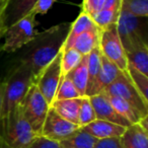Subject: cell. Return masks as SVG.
I'll use <instances>...</instances> for the list:
<instances>
[{"mask_svg": "<svg viewBox=\"0 0 148 148\" xmlns=\"http://www.w3.org/2000/svg\"><path fill=\"white\" fill-rule=\"evenodd\" d=\"M117 31L125 52L142 46L148 47L147 17H139L121 9L117 21Z\"/></svg>", "mask_w": 148, "mask_h": 148, "instance_id": "cell-4", "label": "cell"}, {"mask_svg": "<svg viewBox=\"0 0 148 148\" xmlns=\"http://www.w3.org/2000/svg\"><path fill=\"white\" fill-rule=\"evenodd\" d=\"M61 56L62 50L34 79V84L38 87L49 105L55 99L56 91L63 76L61 72Z\"/></svg>", "mask_w": 148, "mask_h": 148, "instance_id": "cell-9", "label": "cell"}, {"mask_svg": "<svg viewBox=\"0 0 148 148\" xmlns=\"http://www.w3.org/2000/svg\"><path fill=\"white\" fill-rule=\"evenodd\" d=\"M66 76L72 81L80 97H85L87 78H88V75H87V55L82 56L80 62L77 64V66H75L69 73L66 74Z\"/></svg>", "mask_w": 148, "mask_h": 148, "instance_id": "cell-19", "label": "cell"}, {"mask_svg": "<svg viewBox=\"0 0 148 148\" xmlns=\"http://www.w3.org/2000/svg\"><path fill=\"white\" fill-rule=\"evenodd\" d=\"M5 2H6V0H0V15H1V13H2V11H3Z\"/></svg>", "mask_w": 148, "mask_h": 148, "instance_id": "cell-36", "label": "cell"}, {"mask_svg": "<svg viewBox=\"0 0 148 148\" xmlns=\"http://www.w3.org/2000/svg\"><path fill=\"white\" fill-rule=\"evenodd\" d=\"M99 29L97 27L84 32L75 39L71 48L76 50L82 56H86L92 50L99 47Z\"/></svg>", "mask_w": 148, "mask_h": 148, "instance_id": "cell-18", "label": "cell"}, {"mask_svg": "<svg viewBox=\"0 0 148 148\" xmlns=\"http://www.w3.org/2000/svg\"><path fill=\"white\" fill-rule=\"evenodd\" d=\"M95 23H93L92 18L89 16L88 14L84 13L83 11H81L79 13V15L77 16V18L71 23L70 25V29L69 33L67 35V38L65 40V43L63 45V48L62 50H67L70 49L73 45L74 41L78 37L79 35H81L84 32L88 31L90 29H93L95 27Z\"/></svg>", "mask_w": 148, "mask_h": 148, "instance_id": "cell-17", "label": "cell"}, {"mask_svg": "<svg viewBox=\"0 0 148 148\" xmlns=\"http://www.w3.org/2000/svg\"><path fill=\"white\" fill-rule=\"evenodd\" d=\"M33 84L34 78L31 70L25 65L15 64L2 82L1 120L8 116L21 103Z\"/></svg>", "mask_w": 148, "mask_h": 148, "instance_id": "cell-2", "label": "cell"}, {"mask_svg": "<svg viewBox=\"0 0 148 148\" xmlns=\"http://www.w3.org/2000/svg\"><path fill=\"white\" fill-rule=\"evenodd\" d=\"M36 16L34 12H29L17 23L6 29L3 34L4 43L1 51L14 53L27 45L36 35Z\"/></svg>", "mask_w": 148, "mask_h": 148, "instance_id": "cell-5", "label": "cell"}, {"mask_svg": "<svg viewBox=\"0 0 148 148\" xmlns=\"http://www.w3.org/2000/svg\"><path fill=\"white\" fill-rule=\"evenodd\" d=\"M93 148H123L120 138H106L97 139Z\"/></svg>", "mask_w": 148, "mask_h": 148, "instance_id": "cell-33", "label": "cell"}, {"mask_svg": "<svg viewBox=\"0 0 148 148\" xmlns=\"http://www.w3.org/2000/svg\"><path fill=\"white\" fill-rule=\"evenodd\" d=\"M121 11L113 10V9L101 8L97 13H95L91 18L99 29H103L112 25H117L119 15Z\"/></svg>", "mask_w": 148, "mask_h": 148, "instance_id": "cell-24", "label": "cell"}, {"mask_svg": "<svg viewBox=\"0 0 148 148\" xmlns=\"http://www.w3.org/2000/svg\"><path fill=\"white\" fill-rule=\"evenodd\" d=\"M97 139L79 128L76 132L59 142L61 148H93Z\"/></svg>", "mask_w": 148, "mask_h": 148, "instance_id": "cell-20", "label": "cell"}, {"mask_svg": "<svg viewBox=\"0 0 148 148\" xmlns=\"http://www.w3.org/2000/svg\"><path fill=\"white\" fill-rule=\"evenodd\" d=\"M0 136L12 148H27L37 137L25 118L21 107L17 106L8 116L0 122Z\"/></svg>", "mask_w": 148, "mask_h": 148, "instance_id": "cell-3", "label": "cell"}, {"mask_svg": "<svg viewBox=\"0 0 148 148\" xmlns=\"http://www.w3.org/2000/svg\"><path fill=\"white\" fill-rule=\"evenodd\" d=\"M120 141L123 148H148V131L139 123L132 124L126 128Z\"/></svg>", "mask_w": 148, "mask_h": 148, "instance_id": "cell-15", "label": "cell"}, {"mask_svg": "<svg viewBox=\"0 0 148 148\" xmlns=\"http://www.w3.org/2000/svg\"><path fill=\"white\" fill-rule=\"evenodd\" d=\"M90 103L93 107L95 113V117L97 120H103V121H108L111 123L117 124V125L123 126L127 128L130 125H132L129 121L122 117L117 111L111 105L108 97L103 92H101L97 95L89 97Z\"/></svg>", "mask_w": 148, "mask_h": 148, "instance_id": "cell-11", "label": "cell"}, {"mask_svg": "<svg viewBox=\"0 0 148 148\" xmlns=\"http://www.w3.org/2000/svg\"><path fill=\"white\" fill-rule=\"evenodd\" d=\"M80 127L76 124H73L60 117L50 107L40 135L60 142L62 140L66 139L67 137H69L70 135H72Z\"/></svg>", "mask_w": 148, "mask_h": 148, "instance_id": "cell-10", "label": "cell"}, {"mask_svg": "<svg viewBox=\"0 0 148 148\" xmlns=\"http://www.w3.org/2000/svg\"><path fill=\"white\" fill-rule=\"evenodd\" d=\"M122 9L139 17L148 16V0H122Z\"/></svg>", "mask_w": 148, "mask_h": 148, "instance_id": "cell-29", "label": "cell"}, {"mask_svg": "<svg viewBox=\"0 0 148 148\" xmlns=\"http://www.w3.org/2000/svg\"><path fill=\"white\" fill-rule=\"evenodd\" d=\"M82 55L73 48L67 50H62L61 56V72L62 75L69 73L77 64L80 62Z\"/></svg>", "mask_w": 148, "mask_h": 148, "instance_id": "cell-26", "label": "cell"}, {"mask_svg": "<svg viewBox=\"0 0 148 148\" xmlns=\"http://www.w3.org/2000/svg\"><path fill=\"white\" fill-rule=\"evenodd\" d=\"M18 106L34 132L37 135H40L50 109V105L35 84L29 87Z\"/></svg>", "mask_w": 148, "mask_h": 148, "instance_id": "cell-6", "label": "cell"}, {"mask_svg": "<svg viewBox=\"0 0 148 148\" xmlns=\"http://www.w3.org/2000/svg\"><path fill=\"white\" fill-rule=\"evenodd\" d=\"M0 148H12V147H10V146L2 139V137L0 136Z\"/></svg>", "mask_w": 148, "mask_h": 148, "instance_id": "cell-35", "label": "cell"}, {"mask_svg": "<svg viewBox=\"0 0 148 148\" xmlns=\"http://www.w3.org/2000/svg\"><path fill=\"white\" fill-rule=\"evenodd\" d=\"M81 97L72 81L66 75H63L56 91L55 99H72ZM54 99V101H55Z\"/></svg>", "mask_w": 148, "mask_h": 148, "instance_id": "cell-27", "label": "cell"}, {"mask_svg": "<svg viewBox=\"0 0 148 148\" xmlns=\"http://www.w3.org/2000/svg\"><path fill=\"white\" fill-rule=\"evenodd\" d=\"M27 148H61V146L59 142L55 140L49 139L42 135H38L33 140V142L27 146Z\"/></svg>", "mask_w": 148, "mask_h": 148, "instance_id": "cell-31", "label": "cell"}, {"mask_svg": "<svg viewBox=\"0 0 148 148\" xmlns=\"http://www.w3.org/2000/svg\"><path fill=\"white\" fill-rule=\"evenodd\" d=\"M81 129L97 139H106V138H120L124 134L126 128L111 122L97 119L88 125L81 127Z\"/></svg>", "mask_w": 148, "mask_h": 148, "instance_id": "cell-14", "label": "cell"}, {"mask_svg": "<svg viewBox=\"0 0 148 148\" xmlns=\"http://www.w3.org/2000/svg\"><path fill=\"white\" fill-rule=\"evenodd\" d=\"M39 0H6L4 8L1 13L3 34L13 23L29 14Z\"/></svg>", "mask_w": 148, "mask_h": 148, "instance_id": "cell-12", "label": "cell"}, {"mask_svg": "<svg viewBox=\"0 0 148 148\" xmlns=\"http://www.w3.org/2000/svg\"><path fill=\"white\" fill-rule=\"evenodd\" d=\"M103 8L113 9V10L121 11L122 0H105V4H103Z\"/></svg>", "mask_w": 148, "mask_h": 148, "instance_id": "cell-34", "label": "cell"}, {"mask_svg": "<svg viewBox=\"0 0 148 148\" xmlns=\"http://www.w3.org/2000/svg\"><path fill=\"white\" fill-rule=\"evenodd\" d=\"M80 97L72 99H55L50 107L63 119L78 125V111Z\"/></svg>", "mask_w": 148, "mask_h": 148, "instance_id": "cell-16", "label": "cell"}, {"mask_svg": "<svg viewBox=\"0 0 148 148\" xmlns=\"http://www.w3.org/2000/svg\"><path fill=\"white\" fill-rule=\"evenodd\" d=\"M105 4V0H82L81 3V11L92 17L97 13Z\"/></svg>", "mask_w": 148, "mask_h": 148, "instance_id": "cell-30", "label": "cell"}, {"mask_svg": "<svg viewBox=\"0 0 148 148\" xmlns=\"http://www.w3.org/2000/svg\"><path fill=\"white\" fill-rule=\"evenodd\" d=\"M103 92L108 95L121 97L135 108L143 117L148 116V101L138 91L126 71H122L118 78Z\"/></svg>", "mask_w": 148, "mask_h": 148, "instance_id": "cell-7", "label": "cell"}, {"mask_svg": "<svg viewBox=\"0 0 148 148\" xmlns=\"http://www.w3.org/2000/svg\"><path fill=\"white\" fill-rule=\"evenodd\" d=\"M71 23H63L37 34L27 45L19 49L16 63L31 70L35 79L39 73L61 52Z\"/></svg>", "mask_w": 148, "mask_h": 148, "instance_id": "cell-1", "label": "cell"}, {"mask_svg": "<svg viewBox=\"0 0 148 148\" xmlns=\"http://www.w3.org/2000/svg\"><path fill=\"white\" fill-rule=\"evenodd\" d=\"M128 65L148 76V47L142 46L126 53Z\"/></svg>", "mask_w": 148, "mask_h": 148, "instance_id": "cell-23", "label": "cell"}, {"mask_svg": "<svg viewBox=\"0 0 148 148\" xmlns=\"http://www.w3.org/2000/svg\"><path fill=\"white\" fill-rule=\"evenodd\" d=\"M128 76L130 77L131 81L133 82V84L135 85V87L138 89L140 93L142 95V97L148 101V76L144 75L143 73L139 72L138 70H136L134 67L128 65V68L126 70Z\"/></svg>", "mask_w": 148, "mask_h": 148, "instance_id": "cell-28", "label": "cell"}, {"mask_svg": "<svg viewBox=\"0 0 148 148\" xmlns=\"http://www.w3.org/2000/svg\"><path fill=\"white\" fill-rule=\"evenodd\" d=\"M58 0H39L35 7L33 8L32 12H34L36 15L38 14H45L50 10L52 6L57 2Z\"/></svg>", "mask_w": 148, "mask_h": 148, "instance_id": "cell-32", "label": "cell"}, {"mask_svg": "<svg viewBox=\"0 0 148 148\" xmlns=\"http://www.w3.org/2000/svg\"><path fill=\"white\" fill-rule=\"evenodd\" d=\"M99 49L101 55L115 64L121 71L125 72L127 70V56L118 34L117 25L99 29Z\"/></svg>", "mask_w": 148, "mask_h": 148, "instance_id": "cell-8", "label": "cell"}, {"mask_svg": "<svg viewBox=\"0 0 148 148\" xmlns=\"http://www.w3.org/2000/svg\"><path fill=\"white\" fill-rule=\"evenodd\" d=\"M106 95V93H105ZM109 99L111 105L113 106V108L122 116L125 118L127 121H129L131 124H136L139 123V121L144 118L137 110L134 107H132L128 101H124L123 99L118 97H113V95H106ZM147 117V116H146Z\"/></svg>", "mask_w": 148, "mask_h": 148, "instance_id": "cell-21", "label": "cell"}, {"mask_svg": "<svg viewBox=\"0 0 148 148\" xmlns=\"http://www.w3.org/2000/svg\"><path fill=\"white\" fill-rule=\"evenodd\" d=\"M97 120L95 113L93 107L90 103V99L88 97H80V103H79V111H78V126L84 127L88 125L89 123Z\"/></svg>", "mask_w": 148, "mask_h": 148, "instance_id": "cell-25", "label": "cell"}, {"mask_svg": "<svg viewBox=\"0 0 148 148\" xmlns=\"http://www.w3.org/2000/svg\"><path fill=\"white\" fill-rule=\"evenodd\" d=\"M3 36V25H2V17L0 15V39Z\"/></svg>", "mask_w": 148, "mask_h": 148, "instance_id": "cell-37", "label": "cell"}, {"mask_svg": "<svg viewBox=\"0 0 148 148\" xmlns=\"http://www.w3.org/2000/svg\"><path fill=\"white\" fill-rule=\"evenodd\" d=\"M121 72L122 71L115 64L112 63L110 60H108L107 58L101 55V65L99 78V85L101 92H103L110 84H112L118 78Z\"/></svg>", "mask_w": 148, "mask_h": 148, "instance_id": "cell-22", "label": "cell"}, {"mask_svg": "<svg viewBox=\"0 0 148 148\" xmlns=\"http://www.w3.org/2000/svg\"><path fill=\"white\" fill-rule=\"evenodd\" d=\"M101 65V54L99 47L90 52L87 55V86L85 97H93L101 93L99 85V72Z\"/></svg>", "mask_w": 148, "mask_h": 148, "instance_id": "cell-13", "label": "cell"}]
</instances>
